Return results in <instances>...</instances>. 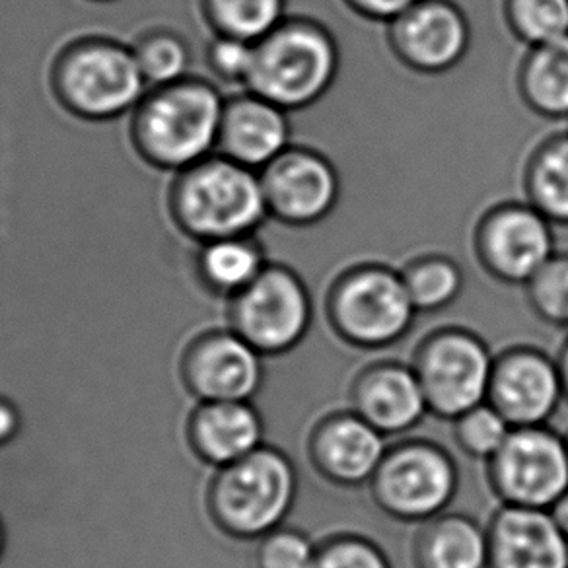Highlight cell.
I'll return each instance as SVG.
<instances>
[{
  "mask_svg": "<svg viewBox=\"0 0 568 568\" xmlns=\"http://www.w3.org/2000/svg\"><path fill=\"white\" fill-rule=\"evenodd\" d=\"M2 547H4V529H2V524H0V552H2Z\"/></svg>",
  "mask_w": 568,
  "mask_h": 568,
  "instance_id": "74e56055",
  "label": "cell"
},
{
  "mask_svg": "<svg viewBox=\"0 0 568 568\" xmlns=\"http://www.w3.org/2000/svg\"><path fill=\"white\" fill-rule=\"evenodd\" d=\"M458 489L456 459L440 444L426 438L392 444L368 483L379 513L413 526L448 513Z\"/></svg>",
  "mask_w": 568,
  "mask_h": 568,
  "instance_id": "52a82bcc",
  "label": "cell"
},
{
  "mask_svg": "<svg viewBox=\"0 0 568 568\" xmlns=\"http://www.w3.org/2000/svg\"><path fill=\"white\" fill-rule=\"evenodd\" d=\"M267 265V255L255 234L199 244L195 257L199 278L206 288L230 301L245 291Z\"/></svg>",
  "mask_w": 568,
  "mask_h": 568,
  "instance_id": "cb8c5ba5",
  "label": "cell"
},
{
  "mask_svg": "<svg viewBox=\"0 0 568 568\" xmlns=\"http://www.w3.org/2000/svg\"><path fill=\"white\" fill-rule=\"evenodd\" d=\"M134 59L149 88L166 87L191 77V48L182 33L156 26L131 43Z\"/></svg>",
  "mask_w": 568,
  "mask_h": 568,
  "instance_id": "4316f807",
  "label": "cell"
},
{
  "mask_svg": "<svg viewBox=\"0 0 568 568\" xmlns=\"http://www.w3.org/2000/svg\"><path fill=\"white\" fill-rule=\"evenodd\" d=\"M399 273L418 314H438L450 308L466 284L464 268L444 253L417 255L407 261Z\"/></svg>",
  "mask_w": 568,
  "mask_h": 568,
  "instance_id": "d4e9b609",
  "label": "cell"
},
{
  "mask_svg": "<svg viewBox=\"0 0 568 568\" xmlns=\"http://www.w3.org/2000/svg\"><path fill=\"white\" fill-rule=\"evenodd\" d=\"M565 436H567V444H568V433H567V435H565Z\"/></svg>",
  "mask_w": 568,
  "mask_h": 568,
  "instance_id": "ab89813d",
  "label": "cell"
},
{
  "mask_svg": "<svg viewBox=\"0 0 568 568\" xmlns=\"http://www.w3.org/2000/svg\"><path fill=\"white\" fill-rule=\"evenodd\" d=\"M263 417L252 402H206L191 417L193 450L211 466H232L263 446Z\"/></svg>",
  "mask_w": 568,
  "mask_h": 568,
  "instance_id": "ffe728a7",
  "label": "cell"
},
{
  "mask_svg": "<svg viewBox=\"0 0 568 568\" xmlns=\"http://www.w3.org/2000/svg\"><path fill=\"white\" fill-rule=\"evenodd\" d=\"M410 555L415 568H489L487 526L469 514H440L420 524Z\"/></svg>",
  "mask_w": 568,
  "mask_h": 568,
  "instance_id": "44dd1931",
  "label": "cell"
},
{
  "mask_svg": "<svg viewBox=\"0 0 568 568\" xmlns=\"http://www.w3.org/2000/svg\"><path fill=\"white\" fill-rule=\"evenodd\" d=\"M485 467L500 505L551 510L568 490L567 436L549 425L513 428Z\"/></svg>",
  "mask_w": 568,
  "mask_h": 568,
  "instance_id": "30bf717a",
  "label": "cell"
},
{
  "mask_svg": "<svg viewBox=\"0 0 568 568\" xmlns=\"http://www.w3.org/2000/svg\"><path fill=\"white\" fill-rule=\"evenodd\" d=\"M503 17L526 48L568 36V0H503Z\"/></svg>",
  "mask_w": 568,
  "mask_h": 568,
  "instance_id": "83f0119b",
  "label": "cell"
},
{
  "mask_svg": "<svg viewBox=\"0 0 568 568\" xmlns=\"http://www.w3.org/2000/svg\"><path fill=\"white\" fill-rule=\"evenodd\" d=\"M516 87L524 105L539 118L568 119V36L528 48Z\"/></svg>",
  "mask_w": 568,
  "mask_h": 568,
  "instance_id": "7402d4cb",
  "label": "cell"
},
{
  "mask_svg": "<svg viewBox=\"0 0 568 568\" xmlns=\"http://www.w3.org/2000/svg\"><path fill=\"white\" fill-rule=\"evenodd\" d=\"M339 71V41L332 30L316 18L286 17L255 43L245 90L283 110L301 111L332 90Z\"/></svg>",
  "mask_w": 568,
  "mask_h": 568,
  "instance_id": "277c9868",
  "label": "cell"
},
{
  "mask_svg": "<svg viewBox=\"0 0 568 568\" xmlns=\"http://www.w3.org/2000/svg\"><path fill=\"white\" fill-rule=\"evenodd\" d=\"M201 17L213 36L257 43L286 14V0H199Z\"/></svg>",
  "mask_w": 568,
  "mask_h": 568,
  "instance_id": "484cf974",
  "label": "cell"
},
{
  "mask_svg": "<svg viewBox=\"0 0 568 568\" xmlns=\"http://www.w3.org/2000/svg\"><path fill=\"white\" fill-rule=\"evenodd\" d=\"M90 2H115V0H90Z\"/></svg>",
  "mask_w": 568,
  "mask_h": 568,
  "instance_id": "f35d334b",
  "label": "cell"
},
{
  "mask_svg": "<svg viewBox=\"0 0 568 568\" xmlns=\"http://www.w3.org/2000/svg\"><path fill=\"white\" fill-rule=\"evenodd\" d=\"M474 253L490 278L526 286L557 253L555 224L528 201H503L475 224Z\"/></svg>",
  "mask_w": 568,
  "mask_h": 568,
  "instance_id": "8fae6325",
  "label": "cell"
},
{
  "mask_svg": "<svg viewBox=\"0 0 568 568\" xmlns=\"http://www.w3.org/2000/svg\"><path fill=\"white\" fill-rule=\"evenodd\" d=\"M20 415L12 403L0 399V446L9 444L20 430Z\"/></svg>",
  "mask_w": 568,
  "mask_h": 568,
  "instance_id": "e575fe53",
  "label": "cell"
},
{
  "mask_svg": "<svg viewBox=\"0 0 568 568\" xmlns=\"http://www.w3.org/2000/svg\"><path fill=\"white\" fill-rule=\"evenodd\" d=\"M387 48L410 72L440 77L471 48V24L454 0H418L386 24Z\"/></svg>",
  "mask_w": 568,
  "mask_h": 568,
  "instance_id": "4fadbf2b",
  "label": "cell"
},
{
  "mask_svg": "<svg viewBox=\"0 0 568 568\" xmlns=\"http://www.w3.org/2000/svg\"><path fill=\"white\" fill-rule=\"evenodd\" d=\"M524 291L537 320L568 332V253H555Z\"/></svg>",
  "mask_w": 568,
  "mask_h": 568,
  "instance_id": "f546056e",
  "label": "cell"
},
{
  "mask_svg": "<svg viewBox=\"0 0 568 568\" xmlns=\"http://www.w3.org/2000/svg\"><path fill=\"white\" fill-rule=\"evenodd\" d=\"M557 363H559L560 378H562V392H565V402L568 403V337L562 347H560L559 355H557Z\"/></svg>",
  "mask_w": 568,
  "mask_h": 568,
  "instance_id": "8d00e7d4",
  "label": "cell"
},
{
  "mask_svg": "<svg viewBox=\"0 0 568 568\" xmlns=\"http://www.w3.org/2000/svg\"><path fill=\"white\" fill-rule=\"evenodd\" d=\"M298 497L293 459L273 446L222 467L209 495L214 521L229 536L260 541L284 526Z\"/></svg>",
  "mask_w": 568,
  "mask_h": 568,
  "instance_id": "8992f818",
  "label": "cell"
},
{
  "mask_svg": "<svg viewBox=\"0 0 568 568\" xmlns=\"http://www.w3.org/2000/svg\"><path fill=\"white\" fill-rule=\"evenodd\" d=\"M260 180L268 219L288 229L316 226L339 205V170L312 146H288Z\"/></svg>",
  "mask_w": 568,
  "mask_h": 568,
  "instance_id": "7c38bea8",
  "label": "cell"
},
{
  "mask_svg": "<svg viewBox=\"0 0 568 568\" xmlns=\"http://www.w3.org/2000/svg\"><path fill=\"white\" fill-rule=\"evenodd\" d=\"M513 426L489 402L477 405L452 420V436L466 458L487 464L495 458Z\"/></svg>",
  "mask_w": 568,
  "mask_h": 568,
  "instance_id": "f1b7e54d",
  "label": "cell"
},
{
  "mask_svg": "<svg viewBox=\"0 0 568 568\" xmlns=\"http://www.w3.org/2000/svg\"><path fill=\"white\" fill-rule=\"evenodd\" d=\"M417 316L399 268L374 261L345 268L325 296L333 333L361 351L394 347L409 335Z\"/></svg>",
  "mask_w": 568,
  "mask_h": 568,
  "instance_id": "5b68a950",
  "label": "cell"
},
{
  "mask_svg": "<svg viewBox=\"0 0 568 568\" xmlns=\"http://www.w3.org/2000/svg\"><path fill=\"white\" fill-rule=\"evenodd\" d=\"M183 374L201 403L253 402L265 376L263 355L232 329L199 339L185 358Z\"/></svg>",
  "mask_w": 568,
  "mask_h": 568,
  "instance_id": "2e32d148",
  "label": "cell"
},
{
  "mask_svg": "<svg viewBox=\"0 0 568 568\" xmlns=\"http://www.w3.org/2000/svg\"><path fill=\"white\" fill-rule=\"evenodd\" d=\"M495 353L481 335L448 325L425 335L410 361L430 417L456 420L489 397Z\"/></svg>",
  "mask_w": 568,
  "mask_h": 568,
  "instance_id": "ba28073f",
  "label": "cell"
},
{
  "mask_svg": "<svg viewBox=\"0 0 568 568\" xmlns=\"http://www.w3.org/2000/svg\"><path fill=\"white\" fill-rule=\"evenodd\" d=\"M288 146H293L291 111L250 90L226 98L216 154L261 172Z\"/></svg>",
  "mask_w": 568,
  "mask_h": 568,
  "instance_id": "ac0fdd59",
  "label": "cell"
},
{
  "mask_svg": "<svg viewBox=\"0 0 568 568\" xmlns=\"http://www.w3.org/2000/svg\"><path fill=\"white\" fill-rule=\"evenodd\" d=\"M487 402L510 423L549 425L565 402L557 356L534 345H514L495 356Z\"/></svg>",
  "mask_w": 568,
  "mask_h": 568,
  "instance_id": "5bb4252c",
  "label": "cell"
},
{
  "mask_svg": "<svg viewBox=\"0 0 568 568\" xmlns=\"http://www.w3.org/2000/svg\"><path fill=\"white\" fill-rule=\"evenodd\" d=\"M549 513L552 514V520L557 521L560 531H562L568 539V490L551 506Z\"/></svg>",
  "mask_w": 568,
  "mask_h": 568,
  "instance_id": "d590c367",
  "label": "cell"
},
{
  "mask_svg": "<svg viewBox=\"0 0 568 568\" xmlns=\"http://www.w3.org/2000/svg\"><path fill=\"white\" fill-rule=\"evenodd\" d=\"M348 402V409L386 438L407 435L430 417L413 366L397 361L364 366L351 384Z\"/></svg>",
  "mask_w": 568,
  "mask_h": 568,
  "instance_id": "e0dca14e",
  "label": "cell"
},
{
  "mask_svg": "<svg viewBox=\"0 0 568 568\" xmlns=\"http://www.w3.org/2000/svg\"><path fill=\"white\" fill-rule=\"evenodd\" d=\"M168 214L175 229L195 244L253 236L268 219L260 172L221 154L174 174Z\"/></svg>",
  "mask_w": 568,
  "mask_h": 568,
  "instance_id": "3957f363",
  "label": "cell"
},
{
  "mask_svg": "<svg viewBox=\"0 0 568 568\" xmlns=\"http://www.w3.org/2000/svg\"><path fill=\"white\" fill-rule=\"evenodd\" d=\"M57 105L87 123L131 115L149 87L131 43L110 36H80L57 51L49 67Z\"/></svg>",
  "mask_w": 568,
  "mask_h": 568,
  "instance_id": "7a4b0ae2",
  "label": "cell"
},
{
  "mask_svg": "<svg viewBox=\"0 0 568 568\" xmlns=\"http://www.w3.org/2000/svg\"><path fill=\"white\" fill-rule=\"evenodd\" d=\"M487 537L489 568H568V539L549 510L500 505Z\"/></svg>",
  "mask_w": 568,
  "mask_h": 568,
  "instance_id": "d6986e66",
  "label": "cell"
},
{
  "mask_svg": "<svg viewBox=\"0 0 568 568\" xmlns=\"http://www.w3.org/2000/svg\"><path fill=\"white\" fill-rule=\"evenodd\" d=\"M343 2L347 4L348 10L355 12L356 17L378 22V24H387L405 10H409L413 4H417L418 0H343Z\"/></svg>",
  "mask_w": 568,
  "mask_h": 568,
  "instance_id": "836d02e7",
  "label": "cell"
},
{
  "mask_svg": "<svg viewBox=\"0 0 568 568\" xmlns=\"http://www.w3.org/2000/svg\"><path fill=\"white\" fill-rule=\"evenodd\" d=\"M314 568H394L387 552L371 537L333 534L317 544Z\"/></svg>",
  "mask_w": 568,
  "mask_h": 568,
  "instance_id": "4dcf8cb0",
  "label": "cell"
},
{
  "mask_svg": "<svg viewBox=\"0 0 568 568\" xmlns=\"http://www.w3.org/2000/svg\"><path fill=\"white\" fill-rule=\"evenodd\" d=\"M524 201L555 226H568V129L537 142L521 172Z\"/></svg>",
  "mask_w": 568,
  "mask_h": 568,
  "instance_id": "603a6c76",
  "label": "cell"
},
{
  "mask_svg": "<svg viewBox=\"0 0 568 568\" xmlns=\"http://www.w3.org/2000/svg\"><path fill=\"white\" fill-rule=\"evenodd\" d=\"M224 102L226 95L205 77L149 88L129 121L133 151L160 172L195 166L216 154Z\"/></svg>",
  "mask_w": 568,
  "mask_h": 568,
  "instance_id": "6da1fadb",
  "label": "cell"
},
{
  "mask_svg": "<svg viewBox=\"0 0 568 568\" xmlns=\"http://www.w3.org/2000/svg\"><path fill=\"white\" fill-rule=\"evenodd\" d=\"M317 544L302 529H273L271 534L261 537L255 551L257 568H314Z\"/></svg>",
  "mask_w": 568,
  "mask_h": 568,
  "instance_id": "1f68e13d",
  "label": "cell"
},
{
  "mask_svg": "<svg viewBox=\"0 0 568 568\" xmlns=\"http://www.w3.org/2000/svg\"><path fill=\"white\" fill-rule=\"evenodd\" d=\"M253 49L255 43L250 41L213 36L205 49L206 71L222 84L242 87L245 90L252 74Z\"/></svg>",
  "mask_w": 568,
  "mask_h": 568,
  "instance_id": "d6a6232c",
  "label": "cell"
},
{
  "mask_svg": "<svg viewBox=\"0 0 568 568\" xmlns=\"http://www.w3.org/2000/svg\"><path fill=\"white\" fill-rule=\"evenodd\" d=\"M230 304L232 332L263 356L293 353L308 337L314 324L308 284L283 263H268Z\"/></svg>",
  "mask_w": 568,
  "mask_h": 568,
  "instance_id": "9c48e42d",
  "label": "cell"
},
{
  "mask_svg": "<svg viewBox=\"0 0 568 568\" xmlns=\"http://www.w3.org/2000/svg\"><path fill=\"white\" fill-rule=\"evenodd\" d=\"M387 448L386 436L351 409L320 418L308 436L310 464L341 489L368 487Z\"/></svg>",
  "mask_w": 568,
  "mask_h": 568,
  "instance_id": "9a60e30c",
  "label": "cell"
}]
</instances>
